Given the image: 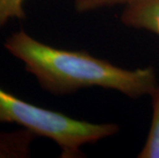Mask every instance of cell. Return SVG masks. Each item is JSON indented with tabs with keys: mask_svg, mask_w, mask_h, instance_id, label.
<instances>
[{
	"mask_svg": "<svg viewBox=\"0 0 159 158\" xmlns=\"http://www.w3.org/2000/svg\"><path fill=\"white\" fill-rule=\"evenodd\" d=\"M4 48L24 63L26 71L35 77L43 89L56 96L98 86L138 99L150 95L157 86L153 67L122 69L86 52L47 45L23 30L5 39Z\"/></svg>",
	"mask_w": 159,
	"mask_h": 158,
	"instance_id": "1",
	"label": "cell"
},
{
	"mask_svg": "<svg viewBox=\"0 0 159 158\" xmlns=\"http://www.w3.org/2000/svg\"><path fill=\"white\" fill-rule=\"evenodd\" d=\"M0 123H16L37 137L52 140L61 157L79 158L81 147L112 137L119 130L114 123H93L28 103L0 87Z\"/></svg>",
	"mask_w": 159,
	"mask_h": 158,
	"instance_id": "2",
	"label": "cell"
},
{
	"mask_svg": "<svg viewBox=\"0 0 159 158\" xmlns=\"http://www.w3.org/2000/svg\"><path fill=\"white\" fill-rule=\"evenodd\" d=\"M121 21L131 28L159 35V0H133L126 4Z\"/></svg>",
	"mask_w": 159,
	"mask_h": 158,
	"instance_id": "3",
	"label": "cell"
},
{
	"mask_svg": "<svg viewBox=\"0 0 159 158\" xmlns=\"http://www.w3.org/2000/svg\"><path fill=\"white\" fill-rule=\"evenodd\" d=\"M37 136L27 129L0 133V158H27Z\"/></svg>",
	"mask_w": 159,
	"mask_h": 158,
	"instance_id": "4",
	"label": "cell"
},
{
	"mask_svg": "<svg viewBox=\"0 0 159 158\" xmlns=\"http://www.w3.org/2000/svg\"><path fill=\"white\" fill-rule=\"evenodd\" d=\"M152 101V121L146 143L142 148L139 158H159V86L150 93Z\"/></svg>",
	"mask_w": 159,
	"mask_h": 158,
	"instance_id": "5",
	"label": "cell"
},
{
	"mask_svg": "<svg viewBox=\"0 0 159 158\" xmlns=\"http://www.w3.org/2000/svg\"><path fill=\"white\" fill-rule=\"evenodd\" d=\"M26 0H0V29L9 20L25 19L26 12L24 4Z\"/></svg>",
	"mask_w": 159,
	"mask_h": 158,
	"instance_id": "6",
	"label": "cell"
},
{
	"mask_svg": "<svg viewBox=\"0 0 159 158\" xmlns=\"http://www.w3.org/2000/svg\"><path fill=\"white\" fill-rule=\"evenodd\" d=\"M130 1L133 0H74V7L77 12H87L116 4H127Z\"/></svg>",
	"mask_w": 159,
	"mask_h": 158,
	"instance_id": "7",
	"label": "cell"
}]
</instances>
